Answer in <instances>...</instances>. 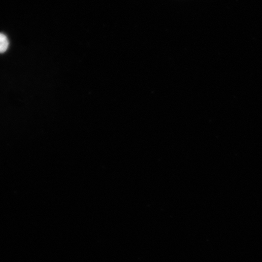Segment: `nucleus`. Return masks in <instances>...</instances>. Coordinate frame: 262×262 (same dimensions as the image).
<instances>
[{
	"label": "nucleus",
	"mask_w": 262,
	"mask_h": 262,
	"mask_svg": "<svg viewBox=\"0 0 262 262\" xmlns=\"http://www.w3.org/2000/svg\"><path fill=\"white\" fill-rule=\"evenodd\" d=\"M9 47L8 38L4 34H0V53H4L7 51Z\"/></svg>",
	"instance_id": "f257e3e1"
}]
</instances>
